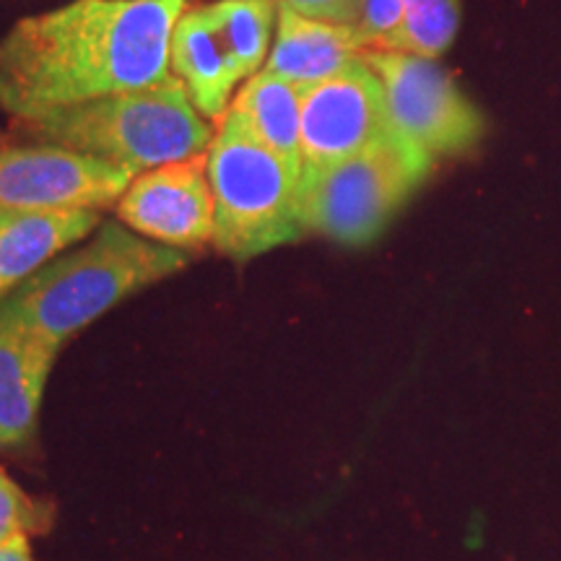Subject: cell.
<instances>
[{
	"mask_svg": "<svg viewBox=\"0 0 561 561\" xmlns=\"http://www.w3.org/2000/svg\"><path fill=\"white\" fill-rule=\"evenodd\" d=\"M362 50L364 42L351 24L305 16L280 3L276 45L263 70L305 89L351 66Z\"/></svg>",
	"mask_w": 561,
	"mask_h": 561,
	"instance_id": "obj_10",
	"label": "cell"
},
{
	"mask_svg": "<svg viewBox=\"0 0 561 561\" xmlns=\"http://www.w3.org/2000/svg\"><path fill=\"white\" fill-rule=\"evenodd\" d=\"M208 182L216 203L214 248L221 255L250 261L305 237L301 172L265 149L234 110L224 112L208 146Z\"/></svg>",
	"mask_w": 561,
	"mask_h": 561,
	"instance_id": "obj_4",
	"label": "cell"
},
{
	"mask_svg": "<svg viewBox=\"0 0 561 561\" xmlns=\"http://www.w3.org/2000/svg\"><path fill=\"white\" fill-rule=\"evenodd\" d=\"M0 140H3V136H0Z\"/></svg>",
	"mask_w": 561,
	"mask_h": 561,
	"instance_id": "obj_21",
	"label": "cell"
},
{
	"mask_svg": "<svg viewBox=\"0 0 561 561\" xmlns=\"http://www.w3.org/2000/svg\"><path fill=\"white\" fill-rule=\"evenodd\" d=\"M170 68L187 89L195 110L208 121H221L242 73L216 32L208 9L185 11L178 19L170 39Z\"/></svg>",
	"mask_w": 561,
	"mask_h": 561,
	"instance_id": "obj_12",
	"label": "cell"
},
{
	"mask_svg": "<svg viewBox=\"0 0 561 561\" xmlns=\"http://www.w3.org/2000/svg\"><path fill=\"white\" fill-rule=\"evenodd\" d=\"M130 172L60 146L0 149V214L100 210L121 203Z\"/></svg>",
	"mask_w": 561,
	"mask_h": 561,
	"instance_id": "obj_7",
	"label": "cell"
},
{
	"mask_svg": "<svg viewBox=\"0 0 561 561\" xmlns=\"http://www.w3.org/2000/svg\"><path fill=\"white\" fill-rule=\"evenodd\" d=\"M460 26V0H405L401 24L377 47L437 60L450 50Z\"/></svg>",
	"mask_w": 561,
	"mask_h": 561,
	"instance_id": "obj_16",
	"label": "cell"
},
{
	"mask_svg": "<svg viewBox=\"0 0 561 561\" xmlns=\"http://www.w3.org/2000/svg\"><path fill=\"white\" fill-rule=\"evenodd\" d=\"M359 60L382 83L392 130L432 159L479 144L486 130L481 112L437 60L392 50H362Z\"/></svg>",
	"mask_w": 561,
	"mask_h": 561,
	"instance_id": "obj_6",
	"label": "cell"
},
{
	"mask_svg": "<svg viewBox=\"0 0 561 561\" xmlns=\"http://www.w3.org/2000/svg\"><path fill=\"white\" fill-rule=\"evenodd\" d=\"M58 351L42 335L0 320V447L32 439Z\"/></svg>",
	"mask_w": 561,
	"mask_h": 561,
	"instance_id": "obj_11",
	"label": "cell"
},
{
	"mask_svg": "<svg viewBox=\"0 0 561 561\" xmlns=\"http://www.w3.org/2000/svg\"><path fill=\"white\" fill-rule=\"evenodd\" d=\"M434 159L401 133L325 167L301 172L299 219L305 234L364 248L382 234L392 216L430 178Z\"/></svg>",
	"mask_w": 561,
	"mask_h": 561,
	"instance_id": "obj_5",
	"label": "cell"
},
{
	"mask_svg": "<svg viewBox=\"0 0 561 561\" xmlns=\"http://www.w3.org/2000/svg\"><path fill=\"white\" fill-rule=\"evenodd\" d=\"M187 0H76L0 39V110L19 123L174 81L170 39Z\"/></svg>",
	"mask_w": 561,
	"mask_h": 561,
	"instance_id": "obj_1",
	"label": "cell"
},
{
	"mask_svg": "<svg viewBox=\"0 0 561 561\" xmlns=\"http://www.w3.org/2000/svg\"><path fill=\"white\" fill-rule=\"evenodd\" d=\"M206 9L242 79L255 76L263 68V60H268V42L273 21H278V5L273 0H219Z\"/></svg>",
	"mask_w": 561,
	"mask_h": 561,
	"instance_id": "obj_15",
	"label": "cell"
},
{
	"mask_svg": "<svg viewBox=\"0 0 561 561\" xmlns=\"http://www.w3.org/2000/svg\"><path fill=\"white\" fill-rule=\"evenodd\" d=\"M185 265L182 250L144 240L115 221L102 224L89 244L53 257L0 299V320L62 346L123 299Z\"/></svg>",
	"mask_w": 561,
	"mask_h": 561,
	"instance_id": "obj_2",
	"label": "cell"
},
{
	"mask_svg": "<svg viewBox=\"0 0 561 561\" xmlns=\"http://www.w3.org/2000/svg\"><path fill=\"white\" fill-rule=\"evenodd\" d=\"M280 3L291 5L294 11L305 13V16L351 26L356 24L362 9V0H280Z\"/></svg>",
	"mask_w": 561,
	"mask_h": 561,
	"instance_id": "obj_19",
	"label": "cell"
},
{
	"mask_svg": "<svg viewBox=\"0 0 561 561\" xmlns=\"http://www.w3.org/2000/svg\"><path fill=\"white\" fill-rule=\"evenodd\" d=\"M405 0H362L359 19L354 30L359 32L364 42V50L377 47L388 34L401 24Z\"/></svg>",
	"mask_w": 561,
	"mask_h": 561,
	"instance_id": "obj_18",
	"label": "cell"
},
{
	"mask_svg": "<svg viewBox=\"0 0 561 561\" xmlns=\"http://www.w3.org/2000/svg\"><path fill=\"white\" fill-rule=\"evenodd\" d=\"M21 125L45 144L96 157L133 178L203 153L214 140L180 79L53 110Z\"/></svg>",
	"mask_w": 561,
	"mask_h": 561,
	"instance_id": "obj_3",
	"label": "cell"
},
{
	"mask_svg": "<svg viewBox=\"0 0 561 561\" xmlns=\"http://www.w3.org/2000/svg\"><path fill=\"white\" fill-rule=\"evenodd\" d=\"M53 523V504L34 500L0 468V546L30 541V536L50 530Z\"/></svg>",
	"mask_w": 561,
	"mask_h": 561,
	"instance_id": "obj_17",
	"label": "cell"
},
{
	"mask_svg": "<svg viewBox=\"0 0 561 561\" xmlns=\"http://www.w3.org/2000/svg\"><path fill=\"white\" fill-rule=\"evenodd\" d=\"M299 104L301 87L278 79L268 70H257L240 89L229 110L242 117L252 136L261 140L265 149H271L286 164L301 172Z\"/></svg>",
	"mask_w": 561,
	"mask_h": 561,
	"instance_id": "obj_14",
	"label": "cell"
},
{
	"mask_svg": "<svg viewBox=\"0 0 561 561\" xmlns=\"http://www.w3.org/2000/svg\"><path fill=\"white\" fill-rule=\"evenodd\" d=\"M390 130L382 83L359 58L331 79L301 89V172L356 157Z\"/></svg>",
	"mask_w": 561,
	"mask_h": 561,
	"instance_id": "obj_8",
	"label": "cell"
},
{
	"mask_svg": "<svg viewBox=\"0 0 561 561\" xmlns=\"http://www.w3.org/2000/svg\"><path fill=\"white\" fill-rule=\"evenodd\" d=\"M100 224L96 210L0 214V299Z\"/></svg>",
	"mask_w": 561,
	"mask_h": 561,
	"instance_id": "obj_13",
	"label": "cell"
},
{
	"mask_svg": "<svg viewBox=\"0 0 561 561\" xmlns=\"http://www.w3.org/2000/svg\"><path fill=\"white\" fill-rule=\"evenodd\" d=\"M117 216L136 234L167 248L198 250L214 242L216 203L208 182V153L138 174L117 203Z\"/></svg>",
	"mask_w": 561,
	"mask_h": 561,
	"instance_id": "obj_9",
	"label": "cell"
},
{
	"mask_svg": "<svg viewBox=\"0 0 561 561\" xmlns=\"http://www.w3.org/2000/svg\"><path fill=\"white\" fill-rule=\"evenodd\" d=\"M0 561H34L30 553V541H16V543L0 546Z\"/></svg>",
	"mask_w": 561,
	"mask_h": 561,
	"instance_id": "obj_20",
	"label": "cell"
}]
</instances>
